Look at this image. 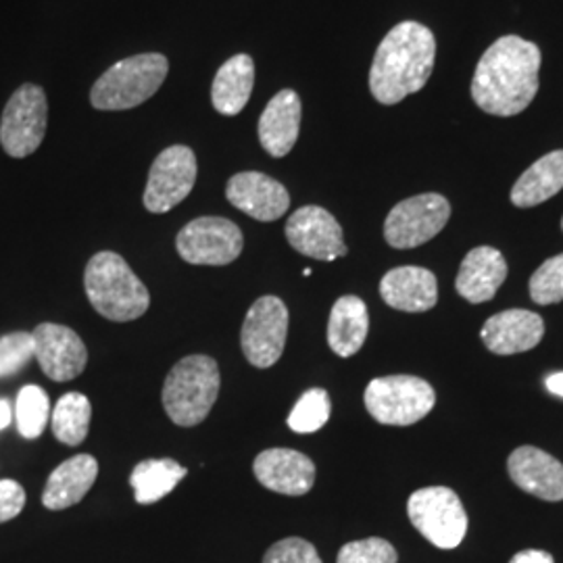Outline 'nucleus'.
Instances as JSON below:
<instances>
[{"mask_svg": "<svg viewBox=\"0 0 563 563\" xmlns=\"http://www.w3.org/2000/svg\"><path fill=\"white\" fill-rule=\"evenodd\" d=\"M539 69L541 48L534 42L504 36L478 63L472 80V99L490 115H518L539 92Z\"/></svg>", "mask_w": 563, "mask_h": 563, "instance_id": "nucleus-1", "label": "nucleus"}, {"mask_svg": "<svg viewBox=\"0 0 563 563\" xmlns=\"http://www.w3.org/2000/svg\"><path fill=\"white\" fill-rule=\"evenodd\" d=\"M434 34L418 21L397 23L380 42L369 71V90L383 104L420 92L434 69Z\"/></svg>", "mask_w": 563, "mask_h": 563, "instance_id": "nucleus-2", "label": "nucleus"}, {"mask_svg": "<svg viewBox=\"0 0 563 563\" xmlns=\"http://www.w3.org/2000/svg\"><path fill=\"white\" fill-rule=\"evenodd\" d=\"M84 288L90 305L111 322H134L151 307V295L125 260L111 253H97L84 272Z\"/></svg>", "mask_w": 563, "mask_h": 563, "instance_id": "nucleus-3", "label": "nucleus"}, {"mask_svg": "<svg viewBox=\"0 0 563 563\" xmlns=\"http://www.w3.org/2000/svg\"><path fill=\"white\" fill-rule=\"evenodd\" d=\"M220 365L209 355H190L176 363L163 384V407L169 420L192 428L209 416L220 395Z\"/></svg>", "mask_w": 563, "mask_h": 563, "instance_id": "nucleus-4", "label": "nucleus"}, {"mask_svg": "<svg viewBox=\"0 0 563 563\" xmlns=\"http://www.w3.org/2000/svg\"><path fill=\"white\" fill-rule=\"evenodd\" d=\"M169 60L159 53H142L115 63L95 81L90 102L99 111H125L148 101L167 78Z\"/></svg>", "mask_w": 563, "mask_h": 563, "instance_id": "nucleus-5", "label": "nucleus"}, {"mask_svg": "<svg viewBox=\"0 0 563 563\" xmlns=\"http://www.w3.org/2000/svg\"><path fill=\"white\" fill-rule=\"evenodd\" d=\"M434 388L418 376H384L365 388V409L384 426L418 423L434 409Z\"/></svg>", "mask_w": 563, "mask_h": 563, "instance_id": "nucleus-6", "label": "nucleus"}, {"mask_svg": "<svg viewBox=\"0 0 563 563\" xmlns=\"http://www.w3.org/2000/svg\"><path fill=\"white\" fill-rule=\"evenodd\" d=\"M409 520L416 530L439 549L460 547L467 532V514L455 490L446 486H426L407 501Z\"/></svg>", "mask_w": 563, "mask_h": 563, "instance_id": "nucleus-7", "label": "nucleus"}, {"mask_svg": "<svg viewBox=\"0 0 563 563\" xmlns=\"http://www.w3.org/2000/svg\"><path fill=\"white\" fill-rule=\"evenodd\" d=\"M48 123L46 92L38 84H23L7 102L0 120V144L13 159H25L41 148Z\"/></svg>", "mask_w": 563, "mask_h": 563, "instance_id": "nucleus-8", "label": "nucleus"}, {"mask_svg": "<svg viewBox=\"0 0 563 563\" xmlns=\"http://www.w3.org/2000/svg\"><path fill=\"white\" fill-rule=\"evenodd\" d=\"M451 218V205L437 195L426 192L405 199L388 213L384 239L393 249H416L432 241Z\"/></svg>", "mask_w": 563, "mask_h": 563, "instance_id": "nucleus-9", "label": "nucleus"}, {"mask_svg": "<svg viewBox=\"0 0 563 563\" xmlns=\"http://www.w3.org/2000/svg\"><path fill=\"white\" fill-rule=\"evenodd\" d=\"M288 336V309L278 297H262L251 305L241 330L246 362L267 369L280 362Z\"/></svg>", "mask_w": 563, "mask_h": 563, "instance_id": "nucleus-10", "label": "nucleus"}, {"mask_svg": "<svg viewBox=\"0 0 563 563\" xmlns=\"http://www.w3.org/2000/svg\"><path fill=\"white\" fill-rule=\"evenodd\" d=\"M197 155L184 144H174L159 153L151 165L144 190V207L151 213H167L180 205L195 188Z\"/></svg>", "mask_w": 563, "mask_h": 563, "instance_id": "nucleus-11", "label": "nucleus"}, {"mask_svg": "<svg viewBox=\"0 0 563 563\" xmlns=\"http://www.w3.org/2000/svg\"><path fill=\"white\" fill-rule=\"evenodd\" d=\"M244 236L225 218H197L186 223L176 239L181 260L192 265H228L241 257Z\"/></svg>", "mask_w": 563, "mask_h": 563, "instance_id": "nucleus-12", "label": "nucleus"}, {"mask_svg": "<svg viewBox=\"0 0 563 563\" xmlns=\"http://www.w3.org/2000/svg\"><path fill=\"white\" fill-rule=\"evenodd\" d=\"M286 239L297 253L318 262H336L346 255L341 223L318 205H307L290 216Z\"/></svg>", "mask_w": 563, "mask_h": 563, "instance_id": "nucleus-13", "label": "nucleus"}, {"mask_svg": "<svg viewBox=\"0 0 563 563\" xmlns=\"http://www.w3.org/2000/svg\"><path fill=\"white\" fill-rule=\"evenodd\" d=\"M34 357L42 372L55 383H69L78 378L86 363L88 349L80 336L60 323L44 322L32 332Z\"/></svg>", "mask_w": 563, "mask_h": 563, "instance_id": "nucleus-14", "label": "nucleus"}, {"mask_svg": "<svg viewBox=\"0 0 563 563\" xmlns=\"http://www.w3.org/2000/svg\"><path fill=\"white\" fill-rule=\"evenodd\" d=\"M225 197L242 213L260 222H276L290 207L288 190L262 172H242L232 176L225 186Z\"/></svg>", "mask_w": 563, "mask_h": 563, "instance_id": "nucleus-15", "label": "nucleus"}, {"mask_svg": "<svg viewBox=\"0 0 563 563\" xmlns=\"http://www.w3.org/2000/svg\"><path fill=\"white\" fill-rule=\"evenodd\" d=\"M255 478L274 493L301 497L316 483V463L295 449H265L253 463Z\"/></svg>", "mask_w": 563, "mask_h": 563, "instance_id": "nucleus-16", "label": "nucleus"}, {"mask_svg": "<svg viewBox=\"0 0 563 563\" xmlns=\"http://www.w3.org/2000/svg\"><path fill=\"white\" fill-rule=\"evenodd\" d=\"M511 481L543 501H563V463L537 446H520L507 460Z\"/></svg>", "mask_w": 563, "mask_h": 563, "instance_id": "nucleus-17", "label": "nucleus"}, {"mask_svg": "<svg viewBox=\"0 0 563 563\" xmlns=\"http://www.w3.org/2000/svg\"><path fill=\"white\" fill-rule=\"evenodd\" d=\"M543 318L526 309H507L484 323V346L495 355H516L534 349L543 341Z\"/></svg>", "mask_w": 563, "mask_h": 563, "instance_id": "nucleus-18", "label": "nucleus"}, {"mask_svg": "<svg viewBox=\"0 0 563 563\" xmlns=\"http://www.w3.org/2000/svg\"><path fill=\"white\" fill-rule=\"evenodd\" d=\"M380 297L397 311L423 313L439 301V282L426 267H395L380 282Z\"/></svg>", "mask_w": 563, "mask_h": 563, "instance_id": "nucleus-19", "label": "nucleus"}, {"mask_svg": "<svg viewBox=\"0 0 563 563\" xmlns=\"http://www.w3.org/2000/svg\"><path fill=\"white\" fill-rule=\"evenodd\" d=\"M301 99L295 90H280L267 102L257 132L263 148L272 157L280 159L292 151L301 130Z\"/></svg>", "mask_w": 563, "mask_h": 563, "instance_id": "nucleus-20", "label": "nucleus"}, {"mask_svg": "<svg viewBox=\"0 0 563 563\" xmlns=\"http://www.w3.org/2000/svg\"><path fill=\"white\" fill-rule=\"evenodd\" d=\"M507 278V262L493 246L472 249L460 267L455 288L467 302L490 301Z\"/></svg>", "mask_w": 563, "mask_h": 563, "instance_id": "nucleus-21", "label": "nucleus"}, {"mask_svg": "<svg viewBox=\"0 0 563 563\" xmlns=\"http://www.w3.org/2000/svg\"><path fill=\"white\" fill-rule=\"evenodd\" d=\"M99 476V462L92 455H76L60 463L48 476L42 505L51 511H60L80 504Z\"/></svg>", "mask_w": 563, "mask_h": 563, "instance_id": "nucleus-22", "label": "nucleus"}, {"mask_svg": "<svg viewBox=\"0 0 563 563\" xmlns=\"http://www.w3.org/2000/svg\"><path fill=\"white\" fill-rule=\"evenodd\" d=\"M255 86V63L249 55H234L225 60L211 86V102L225 118L239 115L251 99Z\"/></svg>", "mask_w": 563, "mask_h": 563, "instance_id": "nucleus-23", "label": "nucleus"}, {"mask_svg": "<svg viewBox=\"0 0 563 563\" xmlns=\"http://www.w3.org/2000/svg\"><path fill=\"white\" fill-rule=\"evenodd\" d=\"M369 330V313L360 297L346 295L334 302L328 320V344L339 357L360 353Z\"/></svg>", "mask_w": 563, "mask_h": 563, "instance_id": "nucleus-24", "label": "nucleus"}, {"mask_svg": "<svg viewBox=\"0 0 563 563\" xmlns=\"http://www.w3.org/2000/svg\"><path fill=\"white\" fill-rule=\"evenodd\" d=\"M563 188V151H553L530 165L511 190L516 207H537L553 199Z\"/></svg>", "mask_w": 563, "mask_h": 563, "instance_id": "nucleus-25", "label": "nucleus"}, {"mask_svg": "<svg viewBox=\"0 0 563 563\" xmlns=\"http://www.w3.org/2000/svg\"><path fill=\"white\" fill-rule=\"evenodd\" d=\"M188 470L174 460H146L130 474L136 504L151 505L162 501L186 478Z\"/></svg>", "mask_w": 563, "mask_h": 563, "instance_id": "nucleus-26", "label": "nucleus"}, {"mask_svg": "<svg viewBox=\"0 0 563 563\" xmlns=\"http://www.w3.org/2000/svg\"><path fill=\"white\" fill-rule=\"evenodd\" d=\"M90 420H92V405L81 393L63 395L51 413L53 434L59 443L67 446H78L86 441Z\"/></svg>", "mask_w": 563, "mask_h": 563, "instance_id": "nucleus-27", "label": "nucleus"}, {"mask_svg": "<svg viewBox=\"0 0 563 563\" xmlns=\"http://www.w3.org/2000/svg\"><path fill=\"white\" fill-rule=\"evenodd\" d=\"M51 399L36 384L23 386L15 402V422L23 439H38L51 422Z\"/></svg>", "mask_w": 563, "mask_h": 563, "instance_id": "nucleus-28", "label": "nucleus"}, {"mask_svg": "<svg viewBox=\"0 0 563 563\" xmlns=\"http://www.w3.org/2000/svg\"><path fill=\"white\" fill-rule=\"evenodd\" d=\"M330 395L323 388H311L302 395L288 416V428L297 434H313L330 420Z\"/></svg>", "mask_w": 563, "mask_h": 563, "instance_id": "nucleus-29", "label": "nucleus"}, {"mask_svg": "<svg viewBox=\"0 0 563 563\" xmlns=\"http://www.w3.org/2000/svg\"><path fill=\"white\" fill-rule=\"evenodd\" d=\"M530 297L539 305H555L563 301V253L555 255L532 274Z\"/></svg>", "mask_w": 563, "mask_h": 563, "instance_id": "nucleus-30", "label": "nucleus"}, {"mask_svg": "<svg viewBox=\"0 0 563 563\" xmlns=\"http://www.w3.org/2000/svg\"><path fill=\"white\" fill-rule=\"evenodd\" d=\"M34 357V339L30 332H11L0 336V378L13 376Z\"/></svg>", "mask_w": 563, "mask_h": 563, "instance_id": "nucleus-31", "label": "nucleus"}, {"mask_svg": "<svg viewBox=\"0 0 563 563\" xmlns=\"http://www.w3.org/2000/svg\"><path fill=\"white\" fill-rule=\"evenodd\" d=\"M397 549L384 539H363L346 543L339 551L336 563H397Z\"/></svg>", "mask_w": 563, "mask_h": 563, "instance_id": "nucleus-32", "label": "nucleus"}, {"mask_svg": "<svg viewBox=\"0 0 563 563\" xmlns=\"http://www.w3.org/2000/svg\"><path fill=\"white\" fill-rule=\"evenodd\" d=\"M263 563H322V560L318 555V549L309 541L290 537L272 544L263 558Z\"/></svg>", "mask_w": 563, "mask_h": 563, "instance_id": "nucleus-33", "label": "nucleus"}, {"mask_svg": "<svg viewBox=\"0 0 563 563\" xmlns=\"http://www.w3.org/2000/svg\"><path fill=\"white\" fill-rule=\"evenodd\" d=\"M25 507V490L18 481H0V523L18 518Z\"/></svg>", "mask_w": 563, "mask_h": 563, "instance_id": "nucleus-34", "label": "nucleus"}, {"mask_svg": "<svg viewBox=\"0 0 563 563\" xmlns=\"http://www.w3.org/2000/svg\"><path fill=\"white\" fill-rule=\"evenodd\" d=\"M509 563H555L553 555L547 551H539V549H528V551H520L518 555H514V560Z\"/></svg>", "mask_w": 563, "mask_h": 563, "instance_id": "nucleus-35", "label": "nucleus"}, {"mask_svg": "<svg viewBox=\"0 0 563 563\" xmlns=\"http://www.w3.org/2000/svg\"><path fill=\"white\" fill-rule=\"evenodd\" d=\"M544 384H547V390H549L551 395L562 397L563 399V372H560V374H551Z\"/></svg>", "mask_w": 563, "mask_h": 563, "instance_id": "nucleus-36", "label": "nucleus"}, {"mask_svg": "<svg viewBox=\"0 0 563 563\" xmlns=\"http://www.w3.org/2000/svg\"><path fill=\"white\" fill-rule=\"evenodd\" d=\"M11 418H13L11 405H9V401L0 399V430H4V428L11 423Z\"/></svg>", "mask_w": 563, "mask_h": 563, "instance_id": "nucleus-37", "label": "nucleus"}, {"mask_svg": "<svg viewBox=\"0 0 563 563\" xmlns=\"http://www.w3.org/2000/svg\"><path fill=\"white\" fill-rule=\"evenodd\" d=\"M562 228H563V220H562Z\"/></svg>", "mask_w": 563, "mask_h": 563, "instance_id": "nucleus-38", "label": "nucleus"}]
</instances>
